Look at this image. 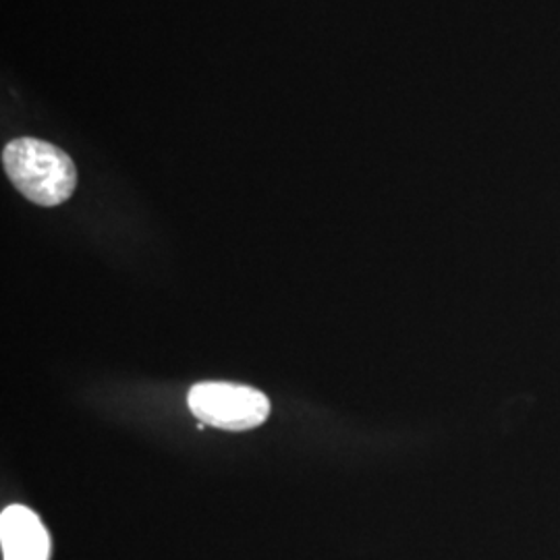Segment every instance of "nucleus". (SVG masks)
Segmentation results:
<instances>
[{"instance_id": "2", "label": "nucleus", "mask_w": 560, "mask_h": 560, "mask_svg": "<svg viewBox=\"0 0 560 560\" xmlns=\"http://www.w3.org/2000/svg\"><path fill=\"white\" fill-rule=\"evenodd\" d=\"M191 413L206 425L243 432L261 425L270 413V400L258 388L231 382H200L189 395Z\"/></svg>"}, {"instance_id": "3", "label": "nucleus", "mask_w": 560, "mask_h": 560, "mask_svg": "<svg viewBox=\"0 0 560 560\" xmlns=\"http://www.w3.org/2000/svg\"><path fill=\"white\" fill-rule=\"evenodd\" d=\"M0 541L4 560H48L50 538L40 517L21 504L7 506L0 517Z\"/></svg>"}, {"instance_id": "1", "label": "nucleus", "mask_w": 560, "mask_h": 560, "mask_svg": "<svg viewBox=\"0 0 560 560\" xmlns=\"http://www.w3.org/2000/svg\"><path fill=\"white\" fill-rule=\"evenodd\" d=\"M2 164L20 194L44 208L60 206L78 187V168L71 156L48 141L13 140L2 150Z\"/></svg>"}]
</instances>
